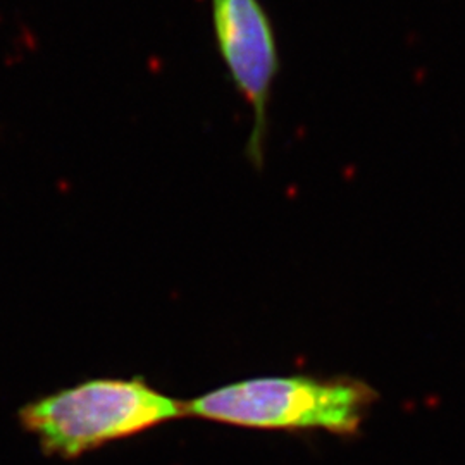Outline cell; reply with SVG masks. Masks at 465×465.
Wrapping results in <instances>:
<instances>
[{"instance_id":"cell-3","label":"cell","mask_w":465,"mask_h":465,"mask_svg":"<svg viewBox=\"0 0 465 465\" xmlns=\"http://www.w3.org/2000/svg\"><path fill=\"white\" fill-rule=\"evenodd\" d=\"M217 52L234 90L252 107L249 159L262 166L269 104L282 69L278 35L261 0H211Z\"/></svg>"},{"instance_id":"cell-1","label":"cell","mask_w":465,"mask_h":465,"mask_svg":"<svg viewBox=\"0 0 465 465\" xmlns=\"http://www.w3.org/2000/svg\"><path fill=\"white\" fill-rule=\"evenodd\" d=\"M376 391L351 378L267 376L232 382L183 403L184 416L257 430L359 431Z\"/></svg>"},{"instance_id":"cell-2","label":"cell","mask_w":465,"mask_h":465,"mask_svg":"<svg viewBox=\"0 0 465 465\" xmlns=\"http://www.w3.org/2000/svg\"><path fill=\"white\" fill-rule=\"evenodd\" d=\"M183 416L182 401L142 380H92L28 403L19 420L38 438L44 451L76 459Z\"/></svg>"}]
</instances>
